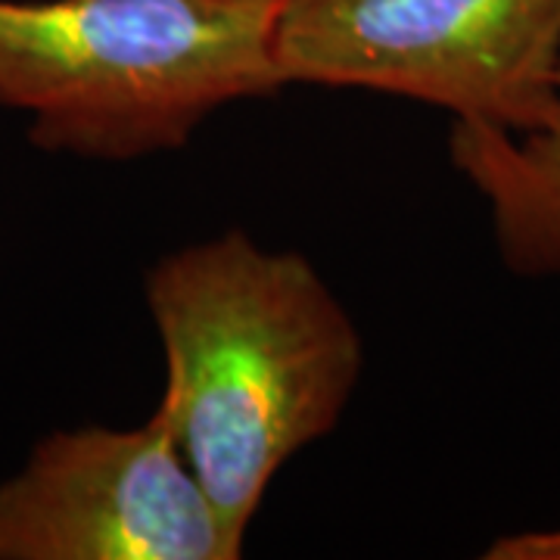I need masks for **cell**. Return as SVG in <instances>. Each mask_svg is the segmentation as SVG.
<instances>
[{
	"label": "cell",
	"instance_id": "obj_1",
	"mask_svg": "<svg viewBox=\"0 0 560 560\" xmlns=\"http://www.w3.org/2000/svg\"><path fill=\"white\" fill-rule=\"evenodd\" d=\"M143 293L165 359L156 411L243 551L283 464L352 401L359 327L305 256L237 228L165 253Z\"/></svg>",
	"mask_w": 560,
	"mask_h": 560
},
{
	"label": "cell",
	"instance_id": "obj_2",
	"mask_svg": "<svg viewBox=\"0 0 560 560\" xmlns=\"http://www.w3.org/2000/svg\"><path fill=\"white\" fill-rule=\"evenodd\" d=\"M278 10L224 0H0V106L47 153L180 150L212 113L283 88Z\"/></svg>",
	"mask_w": 560,
	"mask_h": 560
},
{
	"label": "cell",
	"instance_id": "obj_3",
	"mask_svg": "<svg viewBox=\"0 0 560 560\" xmlns=\"http://www.w3.org/2000/svg\"><path fill=\"white\" fill-rule=\"evenodd\" d=\"M271 54L283 84L381 91L529 135L558 103L560 0H287Z\"/></svg>",
	"mask_w": 560,
	"mask_h": 560
},
{
	"label": "cell",
	"instance_id": "obj_4",
	"mask_svg": "<svg viewBox=\"0 0 560 560\" xmlns=\"http://www.w3.org/2000/svg\"><path fill=\"white\" fill-rule=\"evenodd\" d=\"M160 411L40 440L0 482V560H237Z\"/></svg>",
	"mask_w": 560,
	"mask_h": 560
},
{
	"label": "cell",
	"instance_id": "obj_5",
	"mask_svg": "<svg viewBox=\"0 0 560 560\" xmlns=\"http://www.w3.org/2000/svg\"><path fill=\"white\" fill-rule=\"evenodd\" d=\"M448 156L489 206L504 265L523 278H560V69L548 125L508 135L455 121Z\"/></svg>",
	"mask_w": 560,
	"mask_h": 560
},
{
	"label": "cell",
	"instance_id": "obj_6",
	"mask_svg": "<svg viewBox=\"0 0 560 560\" xmlns=\"http://www.w3.org/2000/svg\"><path fill=\"white\" fill-rule=\"evenodd\" d=\"M489 558L504 560H560V529L555 533H526L492 545Z\"/></svg>",
	"mask_w": 560,
	"mask_h": 560
},
{
	"label": "cell",
	"instance_id": "obj_7",
	"mask_svg": "<svg viewBox=\"0 0 560 560\" xmlns=\"http://www.w3.org/2000/svg\"><path fill=\"white\" fill-rule=\"evenodd\" d=\"M224 3H241V7H259V10H278L287 0H224Z\"/></svg>",
	"mask_w": 560,
	"mask_h": 560
}]
</instances>
